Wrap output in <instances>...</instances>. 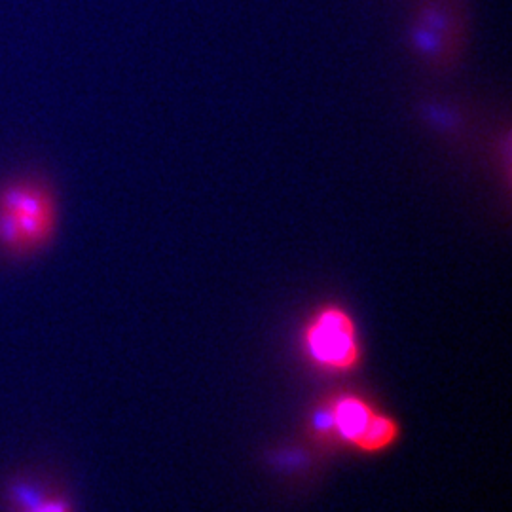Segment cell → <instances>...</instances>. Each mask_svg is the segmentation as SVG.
Instances as JSON below:
<instances>
[{
  "label": "cell",
  "mask_w": 512,
  "mask_h": 512,
  "mask_svg": "<svg viewBox=\"0 0 512 512\" xmlns=\"http://www.w3.org/2000/svg\"><path fill=\"white\" fill-rule=\"evenodd\" d=\"M55 194L35 179H19L0 188V251L25 258L46 249L57 234Z\"/></svg>",
  "instance_id": "6da1fadb"
},
{
  "label": "cell",
  "mask_w": 512,
  "mask_h": 512,
  "mask_svg": "<svg viewBox=\"0 0 512 512\" xmlns=\"http://www.w3.org/2000/svg\"><path fill=\"white\" fill-rule=\"evenodd\" d=\"M304 349L319 368L349 372L361 361L359 332L348 310L327 304L313 313L304 329Z\"/></svg>",
  "instance_id": "7a4b0ae2"
},
{
  "label": "cell",
  "mask_w": 512,
  "mask_h": 512,
  "mask_svg": "<svg viewBox=\"0 0 512 512\" xmlns=\"http://www.w3.org/2000/svg\"><path fill=\"white\" fill-rule=\"evenodd\" d=\"M376 416L378 410L365 399L357 395H342L315 414V431L338 437L355 448Z\"/></svg>",
  "instance_id": "3957f363"
},
{
  "label": "cell",
  "mask_w": 512,
  "mask_h": 512,
  "mask_svg": "<svg viewBox=\"0 0 512 512\" xmlns=\"http://www.w3.org/2000/svg\"><path fill=\"white\" fill-rule=\"evenodd\" d=\"M12 512H74L65 495L50 492L31 480H16L8 488Z\"/></svg>",
  "instance_id": "277c9868"
},
{
  "label": "cell",
  "mask_w": 512,
  "mask_h": 512,
  "mask_svg": "<svg viewBox=\"0 0 512 512\" xmlns=\"http://www.w3.org/2000/svg\"><path fill=\"white\" fill-rule=\"evenodd\" d=\"M399 437H401L399 423L391 416H385L378 412L376 420L372 421L365 437L359 440V444L355 448L365 454H378V452H384L387 448H391Z\"/></svg>",
  "instance_id": "5b68a950"
}]
</instances>
